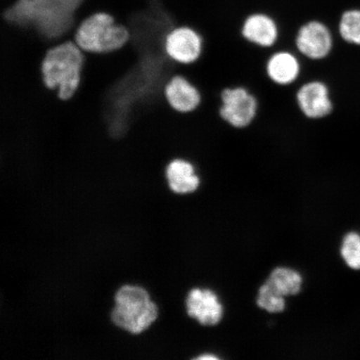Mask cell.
Returning <instances> with one entry per match:
<instances>
[{
  "mask_svg": "<svg viewBox=\"0 0 360 360\" xmlns=\"http://www.w3.org/2000/svg\"><path fill=\"white\" fill-rule=\"evenodd\" d=\"M285 297L282 295L266 281L259 288L256 302L260 309L269 313H281L285 309Z\"/></svg>",
  "mask_w": 360,
  "mask_h": 360,
  "instance_id": "16",
  "label": "cell"
},
{
  "mask_svg": "<svg viewBox=\"0 0 360 360\" xmlns=\"http://www.w3.org/2000/svg\"><path fill=\"white\" fill-rule=\"evenodd\" d=\"M218 358L212 354L202 355V356L198 357V359H217Z\"/></svg>",
  "mask_w": 360,
  "mask_h": 360,
  "instance_id": "18",
  "label": "cell"
},
{
  "mask_svg": "<svg viewBox=\"0 0 360 360\" xmlns=\"http://www.w3.org/2000/svg\"><path fill=\"white\" fill-rule=\"evenodd\" d=\"M165 97L169 105L180 114L195 112L201 105L202 94L197 85L186 76H172L165 87Z\"/></svg>",
  "mask_w": 360,
  "mask_h": 360,
  "instance_id": "11",
  "label": "cell"
},
{
  "mask_svg": "<svg viewBox=\"0 0 360 360\" xmlns=\"http://www.w3.org/2000/svg\"><path fill=\"white\" fill-rule=\"evenodd\" d=\"M265 72L274 84L282 87L292 86L298 82L302 74V60L294 51L274 49L267 58Z\"/></svg>",
  "mask_w": 360,
  "mask_h": 360,
  "instance_id": "10",
  "label": "cell"
},
{
  "mask_svg": "<svg viewBox=\"0 0 360 360\" xmlns=\"http://www.w3.org/2000/svg\"><path fill=\"white\" fill-rule=\"evenodd\" d=\"M240 33L248 43L264 49H274L281 37L277 20L263 11L250 13L243 21Z\"/></svg>",
  "mask_w": 360,
  "mask_h": 360,
  "instance_id": "9",
  "label": "cell"
},
{
  "mask_svg": "<svg viewBox=\"0 0 360 360\" xmlns=\"http://www.w3.org/2000/svg\"><path fill=\"white\" fill-rule=\"evenodd\" d=\"M84 62V52L72 40L53 45L41 63L45 86L57 90L61 100H70L79 86Z\"/></svg>",
  "mask_w": 360,
  "mask_h": 360,
  "instance_id": "2",
  "label": "cell"
},
{
  "mask_svg": "<svg viewBox=\"0 0 360 360\" xmlns=\"http://www.w3.org/2000/svg\"><path fill=\"white\" fill-rule=\"evenodd\" d=\"M158 308L141 287L125 285L117 291L111 318L115 325L131 334H141L158 317Z\"/></svg>",
  "mask_w": 360,
  "mask_h": 360,
  "instance_id": "4",
  "label": "cell"
},
{
  "mask_svg": "<svg viewBox=\"0 0 360 360\" xmlns=\"http://www.w3.org/2000/svg\"><path fill=\"white\" fill-rule=\"evenodd\" d=\"M204 44V38L196 29L190 25H178L166 35L165 51L176 64L191 65L199 61Z\"/></svg>",
  "mask_w": 360,
  "mask_h": 360,
  "instance_id": "7",
  "label": "cell"
},
{
  "mask_svg": "<svg viewBox=\"0 0 360 360\" xmlns=\"http://www.w3.org/2000/svg\"><path fill=\"white\" fill-rule=\"evenodd\" d=\"M220 102L219 115L233 128H248L257 118L258 98L245 86L236 85L224 88L220 94Z\"/></svg>",
  "mask_w": 360,
  "mask_h": 360,
  "instance_id": "5",
  "label": "cell"
},
{
  "mask_svg": "<svg viewBox=\"0 0 360 360\" xmlns=\"http://www.w3.org/2000/svg\"><path fill=\"white\" fill-rule=\"evenodd\" d=\"M187 313L202 326H214L221 321L224 308L219 297L209 289H193L186 299Z\"/></svg>",
  "mask_w": 360,
  "mask_h": 360,
  "instance_id": "12",
  "label": "cell"
},
{
  "mask_svg": "<svg viewBox=\"0 0 360 360\" xmlns=\"http://www.w3.org/2000/svg\"><path fill=\"white\" fill-rule=\"evenodd\" d=\"M335 44L334 31L326 22L315 19L301 25L295 38L297 53L311 61L326 60L331 55Z\"/></svg>",
  "mask_w": 360,
  "mask_h": 360,
  "instance_id": "6",
  "label": "cell"
},
{
  "mask_svg": "<svg viewBox=\"0 0 360 360\" xmlns=\"http://www.w3.org/2000/svg\"><path fill=\"white\" fill-rule=\"evenodd\" d=\"M336 34L351 46H360L359 10L347 8L341 13Z\"/></svg>",
  "mask_w": 360,
  "mask_h": 360,
  "instance_id": "15",
  "label": "cell"
},
{
  "mask_svg": "<svg viewBox=\"0 0 360 360\" xmlns=\"http://www.w3.org/2000/svg\"><path fill=\"white\" fill-rule=\"evenodd\" d=\"M82 0H18L6 13V20L32 26L45 42H56L74 24V13Z\"/></svg>",
  "mask_w": 360,
  "mask_h": 360,
  "instance_id": "1",
  "label": "cell"
},
{
  "mask_svg": "<svg viewBox=\"0 0 360 360\" xmlns=\"http://www.w3.org/2000/svg\"><path fill=\"white\" fill-rule=\"evenodd\" d=\"M165 177L169 190L177 195H191L200 190L202 178L192 161L175 158L165 168Z\"/></svg>",
  "mask_w": 360,
  "mask_h": 360,
  "instance_id": "13",
  "label": "cell"
},
{
  "mask_svg": "<svg viewBox=\"0 0 360 360\" xmlns=\"http://www.w3.org/2000/svg\"><path fill=\"white\" fill-rule=\"evenodd\" d=\"M341 255L349 267L360 269V236L357 233L345 236L342 243Z\"/></svg>",
  "mask_w": 360,
  "mask_h": 360,
  "instance_id": "17",
  "label": "cell"
},
{
  "mask_svg": "<svg viewBox=\"0 0 360 360\" xmlns=\"http://www.w3.org/2000/svg\"><path fill=\"white\" fill-rule=\"evenodd\" d=\"M274 289L285 297L298 295L303 278L296 270L286 267L274 269L267 280Z\"/></svg>",
  "mask_w": 360,
  "mask_h": 360,
  "instance_id": "14",
  "label": "cell"
},
{
  "mask_svg": "<svg viewBox=\"0 0 360 360\" xmlns=\"http://www.w3.org/2000/svg\"><path fill=\"white\" fill-rule=\"evenodd\" d=\"M295 98L300 112L309 120L326 119L335 110L330 88L321 79H314L300 83Z\"/></svg>",
  "mask_w": 360,
  "mask_h": 360,
  "instance_id": "8",
  "label": "cell"
},
{
  "mask_svg": "<svg viewBox=\"0 0 360 360\" xmlns=\"http://www.w3.org/2000/svg\"><path fill=\"white\" fill-rule=\"evenodd\" d=\"M129 39L127 27L116 24L109 13H97L81 22L74 41L84 52L107 53L118 51Z\"/></svg>",
  "mask_w": 360,
  "mask_h": 360,
  "instance_id": "3",
  "label": "cell"
}]
</instances>
